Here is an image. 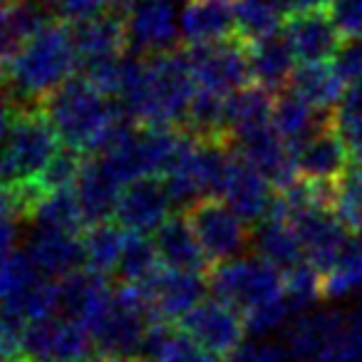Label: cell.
Masks as SVG:
<instances>
[{
	"mask_svg": "<svg viewBox=\"0 0 362 362\" xmlns=\"http://www.w3.org/2000/svg\"><path fill=\"white\" fill-rule=\"evenodd\" d=\"M197 90L187 52L171 50L146 60L127 55L117 100L122 115L139 124L174 127L187 119Z\"/></svg>",
	"mask_w": 362,
	"mask_h": 362,
	"instance_id": "1",
	"label": "cell"
},
{
	"mask_svg": "<svg viewBox=\"0 0 362 362\" xmlns=\"http://www.w3.org/2000/svg\"><path fill=\"white\" fill-rule=\"evenodd\" d=\"M42 112L60 141L77 154H97L124 122L122 110L87 80H70L55 90Z\"/></svg>",
	"mask_w": 362,
	"mask_h": 362,
	"instance_id": "2",
	"label": "cell"
},
{
	"mask_svg": "<svg viewBox=\"0 0 362 362\" xmlns=\"http://www.w3.org/2000/svg\"><path fill=\"white\" fill-rule=\"evenodd\" d=\"M72 30L50 23L23 42L21 50L6 62V82L21 102H45L60 90L77 70Z\"/></svg>",
	"mask_w": 362,
	"mask_h": 362,
	"instance_id": "3",
	"label": "cell"
},
{
	"mask_svg": "<svg viewBox=\"0 0 362 362\" xmlns=\"http://www.w3.org/2000/svg\"><path fill=\"white\" fill-rule=\"evenodd\" d=\"M60 151V136L42 107H21L0 149V184L11 189L33 184Z\"/></svg>",
	"mask_w": 362,
	"mask_h": 362,
	"instance_id": "4",
	"label": "cell"
},
{
	"mask_svg": "<svg viewBox=\"0 0 362 362\" xmlns=\"http://www.w3.org/2000/svg\"><path fill=\"white\" fill-rule=\"evenodd\" d=\"M151 308L139 286H122L115 291L107 313L92 327L95 357L100 362H141L149 335Z\"/></svg>",
	"mask_w": 362,
	"mask_h": 362,
	"instance_id": "5",
	"label": "cell"
},
{
	"mask_svg": "<svg viewBox=\"0 0 362 362\" xmlns=\"http://www.w3.org/2000/svg\"><path fill=\"white\" fill-rule=\"evenodd\" d=\"M209 286L218 300L228 303L246 317L256 308L286 296V273L263 261L261 256H238L218 263L209 276Z\"/></svg>",
	"mask_w": 362,
	"mask_h": 362,
	"instance_id": "6",
	"label": "cell"
},
{
	"mask_svg": "<svg viewBox=\"0 0 362 362\" xmlns=\"http://www.w3.org/2000/svg\"><path fill=\"white\" fill-rule=\"evenodd\" d=\"M194 80L199 90L214 95L231 97L251 82V62H248V45L236 40L209 42L197 45L187 52Z\"/></svg>",
	"mask_w": 362,
	"mask_h": 362,
	"instance_id": "7",
	"label": "cell"
},
{
	"mask_svg": "<svg viewBox=\"0 0 362 362\" xmlns=\"http://www.w3.org/2000/svg\"><path fill=\"white\" fill-rule=\"evenodd\" d=\"M181 332H187L202 350H206L216 360H231L243 347L248 325L243 313L214 298V300L199 303L181 320Z\"/></svg>",
	"mask_w": 362,
	"mask_h": 362,
	"instance_id": "8",
	"label": "cell"
},
{
	"mask_svg": "<svg viewBox=\"0 0 362 362\" xmlns=\"http://www.w3.org/2000/svg\"><path fill=\"white\" fill-rule=\"evenodd\" d=\"M189 221L199 236L209 263H226L238 258L248 243L246 221L228 204L218 199H202L189 209Z\"/></svg>",
	"mask_w": 362,
	"mask_h": 362,
	"instance_id": "9",
	"label": "cell"
},
{
	"mask_svg": "<svg viewBox=\"0 0 362 362\" xmlns=\"http://www.w3.org/2000/svg\"><path fill=\"white\" fill-rule=\"evenodd\" d=\"M347 330V315L337 310H310L298 315L286 330L291 362H335Z\"/></svg>",
	"mask_w": 362,
	"mask_h": 362,
	"instance_id": "10",
	"label": "cell"
},
{
	"mask_svg": "<svg viewBox=\"0 0 362 362\" xmlns=\"http://www.w3.org/2000/svg\"><path fill=\"white\" fill-rule=\"evenodd\" d=\"M95 355L90 330L67 317L33 322L23 337V360L33 362H87Z\"/></svg>",
	"mask_w": 362,
	"mask_h": 362,
	"instance_id": "11",
	"label": "cell"
},
{
	"mask_svg": "<svg viewBox=\"0 0 362 362\" xmlns=\"http://www.w3.org/2000/svg\"><path fill=\"white\" fill-rule=\"evenodd\" d=\"M171 204L174 197L169 194L164 181L149 176V179L132 181L129 187L122 189L115 216L127 233L146 236L149 231H159L169 221Z\"/></svg>",
	"mask_w": 362,
	"mask_h": 362,
	"instance_id": "12",
	"label": "cell"
},
{
	"mask_svg": "<svg viewBox=\"0 0 362 362\" xmlns=\"http://www.w3.org/2000/svg\"><path fill=\"white\" fill-rule=\"evenodd\" d=\"M141 291L151 308V315L159 320H184L206 296V281L202 273H184L174 268H159Z\"/></svg>",
	"mask_w": 362,
	"mask_h": 362,
	"instance_id": "13",
	"label": "cell"
},
{
	"mask_svg": "<svg viewBox=\"0 0 362 362\" xmlns=\"http://www.w3.org/2000/svg\"><path fill=\"white\" fill-rule=\"evenodd\" d=\"M283 35L300 65H317L335 57L342 45V33L335 25L330 11H298L286 18Z\"/></svg>",
	"mask_w": 362,
	"mask_h": 362,
	"instance_id": "14",
	"label": "cell"
},
{
	"mask_svg": "<svg viewBox=\"0 0 362 362\" xmlns=\"http://www.w3.org/2000/svg\"><path fill=\"white\" fill-rule=\"evenodd\" d=\"M112 296L115 291L107 286L105 276L82 268L57 281V315L77 322L92 335V327L107 313Z\"/></svg>",
	"mask_w": 362,
	"mask_h": 362,
	"instance_id": "15",
	"label": "cell"
},
{
	"mask_svg": "<svg viewBox=\"0 0 362 362\" xmlns=\"http://www.w3.org/2000/svg\"><path fill=\"white\" fill-rule=\"evenodd\" d=\"M288 221L296 226L298 236H300L305 261L313 263L320 273H325L350 248L347 228L337 221L335 214L327 211V206H313L305 211H298Z\"/></svg>",
	"mask_w": 362,
	"mask_h": 362,
	"instance_id": "16",
	"label": "cell"
},
{
	"mask_svg": "<svg viewBox=\"0 0 362 362\" xmlns=\"http://www.w3.org/2000/svg\"><path fill=\"white\" fill-rule=\"evenodd\" d=\"M127 40L134 50L146 55L171 52L176 37L181 35L179 18L171 0H139L127 11Z\"/></svg>",
	"mask_w": 362,
	"mask_h": 362,
	"instance_id": "17",
	"label": "cell"
},
{
	"mask_svg": "<svg viewBox=\"0 0 362 362\" xmlns=\"http://www.w3.org/2000/svg\"><path fill=\"white\" fill-rule=\"evenodd\" d=\"M236 154L243 161H248L258 174L266 176L278 192L293 187L300 179L296 166V151H293L291 144H286L281 139V134L273 129V124L236 139Z\"/></svg>",
	"mask_w": 362,
	"mask_h": 362,
	"instance_id": "18",
	"label": "cell"
},
{
	"mask_svg": "<svg viewBox=\"0 0 362 362\" xmlns=\"http://www.w3.org/2000/svg\"><path fill=\"white\" fill-rule=\"evenodd\" d=\"M25 256L30 258L37 276L47 281H62L85 268L82 241L75 233L55 231V228L37 226L28 241Z\"/></svg>",
	"mask_w": 362,
	"mask_h": 362,
	"instance_id": "19",
	"label": "cell"
},
{
	"mask_svg": "<svg viewBox=\"0 0 362 362\" xmlns=\"http://www.w3.org/2000/svg\"><path fill=\"white\" fill-rule=\"evenodd\" d=\"M296 166L298 176L315 184H327L332 187L337 179L347 171V151L345 141L335 132V127H320L313 136H308L296 149Z\"/></svg>",
	"mask_w": 362,
	"mask_h": 362,
	"instance_id": "20",
	"label": "cell"
},
{
	"mask_svg": "<svg viewBox=\"0 0 362 362\" xmlns=\"http://www.w3.org/2000/svg\"><path fill=\"white\" fill-rule=\"evenodd\" d=\"M271 189V181L233 151L231 171H228V179L221 192L223 204H228L246 223L266 221L276 204Z\"/></svg>",
	"mask_w": 362,
	"mask_h": 362,
	"instance_id": "21",
	"label": "cell"
},
{
	"mask_svg": "<svg viewBox=\"0 0 362 362\" xmlns=\"http://www.w3.org/2000/svg\"><path fill=\"white\" fill-rule=\"evenodd\" d=\"M72 42H75L77 65L85 70L90 65H97L102 60L119 57L127 40V23L117 16H97L85 23H77L72 30Z\"/></svg>",
	"mask_w": 362,
	"mask_h": 362,
	"instance_id": "22",
	"label": "cell"
},
{
	"mask_svg": "<svg viewBox=\"0 0 362 362\" xmlns=\"http://www.w3.org/2000/svg\"><path fill=\"white\" fill-rule=\"evenodd\" d=\"M47 0H3L0 3V60L8 62L23 42L50 25Z\"/></svg>",
	"mask_w": 362,
	"mask_h": 362,
	"instance_id": "23",
	"label": "cell"
},
{
	"mask_svg": "<svg viewBox=\"0 0 362 362\" xmlns=\"http://www.w3.org/2000/svg\"><path fill=\"white\" fill-rule=\"evenodd\" d=\"M154 246L156 253H159V261L166 268L184 273H202L204 276L209 266V258L204 253L202 243H199V236L189 216H171L156 231Z\"/></svg>",
	"mask_w": 362,
	"mask_h": 362,
	"instance_id": "24",
	"label": "cell"
},
{
	"mask_svg": "<svg viewBox=\"0 0 362 362\" xmlns=\"http://www.w3.org/2000/svg\"><path fill=\"white\" fill-rule=\"evenodd\" d=\"M179 30L192 47L228 40V35L236 33L233 6H228V0H189L181 11Z\"/></svg>",
	"mask_w": 362,
	"mask_h": 362,
	"instance_id": "25",
	"label": "cell"
},
{
	"mask_svg": "<svg viewBox=\"0 0 362 362\" xmlns=\"http://www.w3.org/2000/svg\"><path fill=\"white\" fill-rule=\"evenodd\" d=\"M248 62H251V80L266 92H283L296 72V55L283 33L251 42Z\"/></svg>",
	"mask_w": 362,
	"mask_h": 362,
	"instance_id": "26",
	"label": "cell"
},
{
	"mask_svg": "<svg viewBox=\"0 0 362 362\" xmlns=\"http://www.w3.org/2000/svg\"><path fill=\"white\" fill-rule=\"evenodd\" d=\"M122 189L124 187H119L97 159L82 164V171L75 184V194H77V202H80L82 214H85L87 226L102 223L110 216H115Z\"/></svg>",
	"mask_w": 362,
	"mask_h": 362,
	"instance_id": "27",
	"label": "cell"
},
{
	"mask_svg": "<svg viewBox=\"0 0 362 362\" xmlns=\"http://www.w3.org/2000/svg\"><path fill=\"white\" fill-rule=\"evenodd\" d=\"M253 246L263 261H268L283 273L305 263L300 236H298L296 226L283 216H268L266 221H261L256 236H253Z\"/></svg>",
	"mask_w": 362,
	"mask_h": 362,
	"instance_id": "28",
	"label": "cell"
},
{
	"mask_svg": "<svg viewBox=\"0 0 362 362\" xmlns=\"http://www.w3.org/2000/svg\"><path fill=\"white\" fill-rule=\"evenodd\" d=\"M273 124L271 92L261 87H243L228 97V139H241Z\"/></svg>",
	"mask_w": 362,
	"mask_h": 362,
	"instance_id": "29",
	"label": "cell"
},
{
	"mask_svg": "<svg viewBox=\"0 0 362 362\" xmlns=\"http://www.w3.org/2000/svg\"><path fill=\"white\" fill-rule=\"evenodd\" d=\"M320 112L313 110L303 97H298L296 92H278V97L273 100V129L281 134V139L286 144H291L296 149L298 144L315 134L320 127H325L320 119Z\"/></svg>",
	"mask_w": 362,
	"mask_h": 362,
	"instance_id": "30",
	"label": "cell"
},
{
	"mask_svg": "<svg viewBox=\"0 0 362 362\" xmlns=\"http://www.w3.org/2000/svg\"><path fill=\"white\" fill-rule=\"evenodd\" d=\"M342 77L335 72V67L327 62H317V65H300L296 67L291 80V90L298 97L308 102L313 110L327 112L332 107L340 105L342 100Z\"/></svg>",
	"mask_w": 362,
	"mask_h": 362,
	"instance_id": "31",
	"label": "cell"
},
{
	"mask_svg": "<svg viewBox=\"0 0 362 362\" xmlns=\"http://www.w3.org/2000/svg\"><path fill=\"white\" fill-rule=\"evenodd\" d=\"M286 16L288 11L283 0H236L233 18H236L238 40L251 45V42L278 35Z\"/></svg>",
	"mask_w": 362,
	"mask_h": 362,
	"instance_id": "32",
	"label": "cell"
},
{
	"mask_svg": "<svg viewBox=\"0 0 362 362\" xmlns=\"http://www.w3.org/2000/svg\"><path fill=\"white\" fill-rule=\"evenodd\" d=\"M129 233L119 226V223H92L87 226L85 236H82V248H85V268L92 273H105L117 271L119 266L122 251Z\"/></svg>",
	"mask_w": 362,
	"mask_h": 362,
	"instance_id": "33",
	"label": "cell"
},
{
	"mask_svg": "<svg viewBox=\"0 0 362 362\" xmlns=\"http://www.w3.org/2000/svg\"><path fill=\"white\" fill-rule=\"evenodd\" d=\"M141 362H216V357L202 350L187 332H176L164 322H154L146 335Z\"/></svg>",
	"mask_w": 362,
	"mask_h": 362,
	"instance_id": "34",
	"label": "cell"
},
{
	"mask_svg": "<svg viewBox=\"0 0 362 362\" xmlns=\"http://www.w3.org/2000/svg\"><path fill=\"white\" fill-rule=\"evenodd\" d=\"M187 127L202 141H226L228 139V97L197 90L192 107L187 112Z\"/></svg>",
	"mask_w": 362,
	"mask_h": 362,
	"instance_id": "35",
	"label": "cell"
},
{
	"mask_svg": "<svg viewBox=\"0 0 362 362\" xmlns=\"http://www.w3.org/2000/svg\"><path fill=\"white\" fill-rule=\"evenodd\" d=\"M33 216L40 228H55V231L65 233H77L87 226L75 189H62V192H52L42 197Z\"/></svg>",
	"mask_w": 362,
	"mask_h": 362,
	"instance_id": "36",
	"label": "cell"
},
{
	"mask_svg": "<svg viewBox=\"0 0 362 362\" xmlns=\"http://www.w3.org/2000/svg\"><path fill=\"white\" fill-rule=\"evenodd\" d=\"M332 214L347 231H362V164L347 169L332 184Z\"/></svg>",
	"mask_w": 362,
	"mask_h": 362,
	"instance_id": "37",
	"label": "cell"
},
{
	"mask_svg": "<svg viewBox=\"0 0 362 362\" xmlns=\"http://www.w3.org/2000/svg\"><path fill=\"white\" fill-rule=\"evenodd\" d=\"M156 263H159V253H156L154 241H149L146 236L129 233L124 251H122L119 266H117V273L124 281V286H141V283H146L159 271Z\"/></svg>",
	"mask_w": 362,
	"mask_h": 362,
	"instance_id": "38",
	"label": "cell"
},
{
	"mask_svg": "<svg viewBox=\"0 0 362 362\" xmlns=\"http://www.w3.org/2000/svg\"><path fill=\"white\" fill-rule=\"evenodd\" d=\"M362 288V251L352 241L350 248L322 273V298H345Z\"/></svg>",
	"mask_w": 362,
	"mask_h": 362,
	"instance_id": "39",
	"label": "cell"
},
{
	"mask_svg": "<svg viewBox=\"0 0 362 362\" xmlns=\"http://www.w3.org/2000/svg\"><path fill=\"white\" fill-rule=\"evenodd\" d=\"M286 298L293 315H303L322 298V273L313 263H300L286 273Z\"/></svg>",
	"mask_w": 362,
	"mask_h": 362,
	"instance_id": "40",
	"label": "cell"
},
{
	"mask_svg": "<svg viewBox=\"0 0 362 362\" xmlns=\"http://www.w3.org/2000/svg\"><path fill=\"white\" fill-rule=\"evenodd\" d=\"M82 164H85V161H80L77 151L62 149L60 154L50 161V166L40 174V179L33 181V184H35L42 197H47V194H52V192H62V189H75Z\"/></svg>",
	"mask_w": 362,
	"mask_h": 362,
	"instance_id": "41",
	"label": "cell"
},
{
	"mask_svg": "<svg viewBox=\"0 0 362 362\" xmlns=\"http://www.w3.org/2000/svg\"><path fill=\"white\" fill-rule=\"evenodd\" d=\"M37 271L33 268L30 258L25 253H16L0 258V303L11 300L18 293H23L28 286L37 281Z\"/></svg>",
	"mask_w": 362,
	"mask_h": 362,
	"instance_id": "42",
	"label": "cell"
},
{
	"mask_svg": "<svg viewBox=\"0 0 362 362\" xmlns=\"http://www.w3.org/2000/svg\"><path fill=\"white\" fill-rule=\"evenodd\" d=\"M332 67L347 85L362 82V35L345 37L340 50L332 57Z\"/></svg>",
	"mask_w": 362,
	"mask_h": 362,
	"instance_id": "43",
	"label": "cell"
},
{
	"mask_svg": "<svg viewBox=\"0 0 362 362\" xmlns=\"http://www.w3.org/2000/svg\"><path fill=\"white\" fill-rule=\"evenodd\" d=\"M47 3H50V11L57 18L77 25V23H85L90 18L102 16L112 0H47Z\"/></svg>",
	"mask_w": 362,
	"mask_h": 362,
	"instance_id": "44",
	"label": "cell"
},
{
	"mask_svg": "<svg viewBox=\"0 0 362 362\" xmlns=\"http://www.w3.org/2000/svg\"><path fill=\"white\" fill-rule=\"evenodd\" d=\"M335 362H362V296L357 300L355 310L347 315L345 340H342Z\"/></svg>",
	"mask_w": 362,
	"mask_h": 362,
	"instance_id": "45",
	"label": "cell"
},
{
	"mask_svg": "<svg viewBox=\"0 0 362 362\" xmlns=\"http://www.w3.org/2000/svg\"><path fill=\"white\" fill-rule=\"evenodd\" d=\"M330 16L345 37L362 35V0H332Z\"/></svg>",
	"mask_w": 362,
	"mask_h": 362,
	"instance_id": "46",
	"label": "cell"
},
{
	"mask_svg": "<svg viewBox=\"0 0 362 362\" xmlns=\"http://www.w3.org/2000/svg\"><path fill=\"white\" fill-rule=\"evenodd\" d=\"M228 362H291L286 345H278L271 340L246 342Z\"/></svg>",
	"mask_w": 362,
	"mask_h": 362,
	"instance_id": "47",
	"label": "cell"
},
{
	"mask_svg": "<svg viewBox=\"0 0 362 362\" xmlns=\"http://www.w3.org/2000/svg\"><path fill=\"white\" fill-rule=\"evenodd\" d=\"M332 0H283L288 16L298 11H320V8H327Z\"/></svg>",
	"mask_w": 362,
	"mask_h": 362,
	"instance_id": "48",
	"label": "cell"
},
{
	"mask_svg": "<svg viewBox=\"0 0 362 362\" xmlns=\"http://www.w3.org/2000/svg\"><path fill=\"white\" fill-rule=\"evenodd\" d=\"M11 107L6 105V102L0 100V149H3V144H6V136H8V129H11Z\"/></svg>",
	"mask_w": 362,
	"mask_h": 362,
	"instance_id": "49",
	"label": "cell"
},
{
	"mask_svg": "<svg viewBox=\"0 0 362 362\" xmlns=\"http://www.w3.org/2000/svg\"><path fill=\"white\" fill-rule=\"evenodd\" d=\"M112 3H115L117 8H122V11H129V8H134L136 3H139V0H112Z\"/></svg>",
	"mask_w": 362,
	"mask_h": 362,
	"instance_id": "50",
	"label": "cell"
},
{
	"mask_svg": "<svg viewBox=\"0 0 362 362\" xmlns=\"http://www.w3.org/2000/svg\"><path fill=\"white\" fill-rule=\"evenodd\" d=\"M3 80H6V62L0 60V82H3Z\"/></svg>",
	"mask_w": 362,
	"mask_h": 362,
	"instance_id": "51",
	"label": "cell"
},
{
	"mask_svg": "<svg viewBox=\"0 0 362 362\" xmlns=\"http://www.w3.org/2000/svg\"><path fill=\"white\" fill-rule=\"evenodd\" d=\"M355 243H357V248H360V251H362V231L357 233V241H355Z\"/></svg>",
	"mask_w": 362,
	"mask_h": 362,
	"instance_id": "52",
	"label": "cell"
},
{
	"mask_svg": "<svg viewBox=\"0 0 362 362\" xmlns=\"http://www.w3.org/2000/svg\"><path fill=\"white\" fill-rule=\"evenodd\" d=\"M23 362H33V360H23Z\"/></svg>",
	"mask_w": 362,
	"mask_h": 362,
	"instance_id": "53",
	"label": "cell"
},
{
	"mask_svg": "<svg viewBox=\"0 0 362 362\" xmlns=\"http://www.w3.org/2000/svg\"><path fill=\"white\" fill-rule=\"evenodd\" d=\"M0 3H3V0H0Z\"/></svg>",
	"mask_w": 362,
	"mask_h": 362,
	"instance_id": "54",
	"label": "cell"
}]
</instances>
